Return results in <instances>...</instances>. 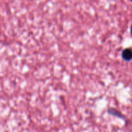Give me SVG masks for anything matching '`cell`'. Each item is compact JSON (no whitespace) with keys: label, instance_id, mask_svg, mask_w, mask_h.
Segmentation results:
<instances>
[{"label":"cell","instance_id":"cell-3","mask_svg":"<svg viewBox=\"0 0 132 132\" xmlns=\"http://www.w3.org/2000/svg\"><path fill=\"white\" fill-rule=\"evenodd\" d=\"M130 34H131V36L132 37V24L131 25V28H130Z\"/></svg>","mask_w":132,"mask_h":132},{"label":"cell","instance_id":"cell-2","mask_svg":"<svg viewBox=\"0 0 132 132\" xmlns=\"http://www.w3.org/2000/svg\"><path fill=\"white\" fill-rule=\"evenodd\" d=\"M108 113H109V114L112 115V116H116V117H119V118L122 119H126V116H124L121 112L117 110L116 109H114V108H109V109L108 110Z\"/></svg>","mask_w":132,"mask_h":132},{"label":"cell","instance_id":"cell-1","mask_svg":"<svg viewBox=\"0 0 132 132\" xmlns=\"http://www.w3.org/2000/svg\"><path fill=\"white\" fill-rule=\"evenodd\" d=\"M122 58L126 61L132 60V48H126L122 52Z\"/></svg>","mask_w":132,"mask_h":132},{"label":"cell","instance_id":"cell-4","mask_svg":"<svg viewBox=\"0 0 132 132\" xmlns=\"http://www.w3.org/2000/svg\"><path fill=\"white\" fill-rule=\"evenodd\" d=\"M130 1H131V2H132V0H130Z\"/></svg>","mask_w":132,"mask_h":132}]
</instances>
